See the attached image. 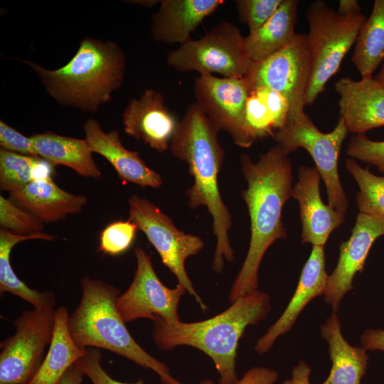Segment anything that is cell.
I'll return each mask as SVG.
<instances>
[{
	"instance_id": "6da1fadb",
	"label": "cell",
	"mask_w": 384,
	"mask_h": 384,
	"mask_svg": "<svg viewBox=\"0 0 384 384\" xmlns=\"http://www.w3.org/2000/svg\"><path fill=\"white\" fill-rule=\"evenodd\" d=\"M240 161L247 183L241 194L249 213L251 235L246 257L230 289L231 303L257 291L265 253L277 240L287 235L282 214L293 193L291 161L279 145L261 154L255 163L247 154L241 155Z\"/></svg>"
},
{
	"instance_id": "7a4b0ae2",
	"label": "cell",
	"mask_w": 384,
	"mask_h": 384,
	"mask_svg": "<svg viewBox=\"0 0 384 384\" xmlns=\"http://www.w3.org/2000/svg\"><path fill=\"white\" fill-rule=\"evenodd\" d=\"M219 132L193 102L178 122L170 144L172 155L188 164L193 177V186L186 191L188 206L191 209L206 206L213 218V231L217 241L212 268L218 273L224 267V260H234L228 238L232 217L222 200L218 183L225 156L218 139Z\"/></svg>"
},
{
	"instance_id": "3957f363",
	"label": "cell",
	"mask_w": 384,
	"mask_h": 384,
	"mask_svg": "<svg viewBox=\"0 0 384 384\" xmlns=\"http://www.w3.org/2000/svg\"><path fill=\"white\" fill-rule=\"evenodd\" d=\"M226 310L197 322L169 324L156 318L152 331L156 346L170 350L178 346L199 349L213 361L220 384H235L238 343L246 328L263 320L270 309V296L261 291L238 297Z\"/></svg>"
},
{
	"instance_id": "277c9868",
	"label": "cell",
	"mask_w": 384,
	"mask_h": 384,
	"mask_svg": "<svg viewBox=\"0 0 384 384\" xmlns=\"http://www.w3.org/2000/svg\"><path fill=\"white\" fill-rule=\"evenodd\" d=\"M33 69L48 93L61 106L95 112L122 84L126 58L112 41L84 38L70 61L55 70L21 60Z\"/></svg>"
},
{
	"instance_id": "5b68a950",
	"label": "cell",
	"mask_w": 384,
	"mask_h": 384,
	"mask_svg": "<svg viewBox=\"0 0 384 384\" xmlns=\"http://www.w3.org/2000/svg\"><path fill=\"white\" fill-rule=\"evenodd\" d=\"M81 289L80 303L68 318L69 331L78 346L109 350L154 370L163 384H183L132 338L117 309L116 302L120 295L117 288L85 277L81 281Z\"/></svg>"
},
{
	"instance_id": "8992f818",
	"label": "cell",
	"mask_w": 384,
	"mask_h": 384,
	"mask_svg": "<svg viewBox=\"0 0 384 384\" xmlns=\"http://www.w3.org/2000/svg\"><path fill=\"white\" fill-rule=\"evenodd\" d=\"M306 18L311 74L305 105H311L338 70L345 55L355 44L366 16L362 14L342 16L324 1L316 0L309 4Z\"/></svg>"
},
{
	"instance_id": "52a82bcc",
	"label": "cell",
	"mask_w": 384,
	"mask_h": 384,
	"mask_svg": "<svg viewBox=\"0 0 384 384\" xmlns=\"http://www.w3.org/2000/svg\"><path fill=\"white\" fill-rule=\"evenodd\" d=\"M166 63L178 72L218 73L224 78L245 77L253 63L245 37L228 21H220L201 38H191L168 53Z\"/></svg>"
},
{
	"instance_id": "ba28073f",
	"label": "cell",
	"mask_w": 384,
	"mask_h": 384,
	"mask_svg": "<svg viewBox=\"0 0 384 384\" xmlns=\"http://www.w3.org/2000/svg\"><path fill=\"white\" fill-rule=\"evenodd\" d=\"M348 129L339 117L330 132H321L306 113L297 119H288L273 135L288 155L299 148L304 149L313 159L315 167L326 186L328 203L335 210L346 213L348 200L341 183L338 159Z\"/></svg>"
},
{
	"instance_id": "9c48e42d",
	"label": "cell",
	"mask_w": 384,
	"mask_h": 384,
	"mask_svg": "<svg viewBox=\"0 0 384 384\" xmlns=\"http://www.w3.org/2000/svg\"><path fill=\"white\" fill-rule=\"evenodd\" d=\"M128 202L129 219L146 235L163 264L176 277L178 284L194 297L206 312L208 306L196 292L185 268L186 259L203 249V240L198 236L179 230L171 218L149 200L134 194Z\"/></svg>"
},
{
	"instance_id": "30bf717a",
	"label": "cell",
	"mask_w": 384,
	"mask_h": 384,
	"mask_svg": "<svg viewBox=\"0 0 384 384\" xmlns=\"http://www.w3.org/2000/svg\"><path fill=\"white\" fill-rule=\"evenodd\" d=\"M54 308L24 311L14 320L15 334L0 346V384H28L34 376L53 337Z\"/></svg>"
},
{
	"instance_id": "8fae6325",
	"label": "cell",
	"mask_w": 384,
	"mask_h": 384,
	"mask_svg": "<svg viewBox=\"0 0 384 384\" xmlns=\"http://www.w3.org/2000/svg\"><path fill=\"white\" fill-rule=\"evenodd\" d=\"M311 74V56L306 34H297L287 46L268 58L253 62L246 77L250 88L266 87L288 101V119L304 112L305 96Z\"/></svg>"
},
{
	"instance_id": "7c38bea8",
	"label": "cell",
	"mask_w": 384,
	"mask_h": 384,
	"mask_svg": "<svg viewBox=\"0 0 384 384\" xmlns=\"http://www.w3.org/2000/svg\"><path fill=\"white\" fill-rule=\"evenodd\" d=\"M134 255L137 269L134 279L116 302L123 321L149 319L154 321L159 317L169 324L180 321L178 306L186 289L179 284L174 289L166 287L156 274L151 257L142 248L136 247Z\"/></svg>"
},
{
	"instance_id": "4fadbf2b",
	"label": "cell",
	"mask_w": 384,
	"mask_h": 384,
	"mask_svg": "<svg viewBox=\"0 0 384 384\" xmlns=\"http://www.w3.org/2000/svg\"><path fill=\"white\" fill-rule=\"evenodd\" d=\"M250 90L246 76L218 78L202 74L194 82L196 102L219 131L230 134L236 145L240 137Z\"/></svg>"
},
{
	"instance_id": "5bb4252c",
	"label": "cell",
	"mask_w": 384,
	"mask_h": 384,
	"mask_svg": "<svg viewBox=\"0 0 384 384\" xmlns=\"http://www.w3.org/2000/svg\"><path fill=\"white\" fill-rule=\"evenodd\" d=\"M382 235H384L383 220L358 214L350 238L340 245L337 265L329 275L324 294V301L331 306L334 313L343 297L353 289L355 274L363 271L372 245Z\"/></svg>"
},
{
	"instance_id": "9a60e30c",
	"label": "cell",
	"mask_w": 384,
	"mask_h": 384,
	"mask_svg": "<svg viewBox=\"0 0 384 384\" xmlns=\"http://www.w3.org/2000/svg\"><path fill=\"white\" fill-rule=\"evenodd\" d=\"M122 123L127 134L164 152L170 146L178 122L166 106L163 95L146 89L129 102L122 114Z\"/></svg>"
},
{
	"instance_id": "2e32d148",
	"label": "cell",
	"mask_w": 384,
	"mask_h": 384,
	"mask_svg": "<svg viewBox=\"0 0 384 384\" xmlns=\"http://www.w3.org/2000/svg\"><path fill=\"white\" fill-rule=\"evenodd\" d=\"M321 178L315 166H300L292 198L299 205L302 242L324 246L331 232L344 223L345 213L323 203L319 191Z\"/></svg>"
},
{
	"instance_id": "e0dca14e",
	"label": "cell",
	"mask_w": 384,
	"mask_h": 384,
	"mask_svg": "<svg viewBox=\"0 0 384 384\" xmlns=\"http://www.w3.org/2000/svg\"><path fill=\"white\" fill-rule=\"evenodd\" d=\"M339 114L349 132L365 134L384 126V86L374 78L343 77L334 84Z\"/></svg>"
},
{
	"instance_id": "ac0fdd59",
	"label": "cell",
	"mask_w": 384,
	"mask_h": 384,
	"mask_svg": "<svg viewBox=\"0 0 384 384\" xmlns=\"http://www.w3.org/2000/svg\"><path fill=\"white\" fill-rule=\"evenodd\" d=\"M328 278L324 246L313 245L297 289L285 310L256 343L255 350L257 353L262 355L268 352L281 335L291 330L306 305L315 297L324 294Z\"/></svg>"
},
{
	"instance_id": "d6986e66",
	"label": "cell",
	"mask_w": 384,
	"mask_h": 384,
	"mask_svg": "<svg viewBox=\"0 0 384 384\" xmlns=\"http://www.w3.org/2000/svg\"><path fill=\"white\" fill-rule=\"evenodd\" d=\"M83 129L91 151L106 159L124 184L129 182L154 188L161 186L160 175L146 164L139 151L129 150L123 146L117 131L104 132L100 122L94 119H88Z\"/></svg>"
},
{
	"instance_id": "ffe728a7",
	"label": "cell",
	"mask_w": 384,
	"mask_h": 384,
	"mask_svg": "<svg viewBox=\"0 0 384 384\" xmlns=\"http://www.w3.org/2000/svg\"><path fill=\"white\" fill-rule=\"evenodd\" d=\"M223 0H161L152 16L151 34L159 42L182 45L191 34L223 4Z\"/></svg>"
},
{
	"instance_id": "44dd1931",
	"label": "cell",
	"mask_w": 384,
	"mask_h": 384,
	"mask_svg": "<svg viewBox=\"0 0 384 384\" xmlns=\"http://www.w3.org/2000/svg\"><path fill=\"white\" fill-rule=\"evenodd\" d=\"M9 195L13 203L43 223L78 213L87 203L85 196L68 193L58 187L51 177L36 179Z\"/></svg>"
},
{
	"instance_id": "7402d4cb",
	"label": "cell",
	"mask_w": 384,
	"mask_h": 384,
	"mask_svg": "<svg viewBox=\"0 0 384 384\" xmlns=\"http://www.w3.org/2000/svg\"><path fill=\"white\" fill-rule=\"evenodd\" d=\"M289 106L280 93L266 87L251 89L237 146L249 148L257 140L273 137L286 123Z\"/></svg>"
},
{
	"instance_id": "603a6c76",
	"label": "cell",
	"mask_w": 384,
	"mask_h": 384,
	"mask_svg": "<svg viewBox=\"0 0 384 384\" xmlns=\"http://www.w3.org/2000/svg\"><path fill=\"white\" fill-rule=\"evenodd\" d=\"M320 329L329 345L332 362L328 377L320 384H361L368 366L367 351L362 346H353L345 340L336 313L333 312Z\"/></svg>"
},
{
	"instance_id": "cb8c5ba5",
	"label": "cell",
	"mask_w": 384,
	"mask_h": 384,
	"mask_svg": "<svg viewBox=\"0 0 384 384\" xmlns=\"http://www.w3.org/2000/svg\"><path fill=\"white\" fill-rule=\"evenodd\" d=\"M38 156L53 166L63 165L79 175L98 179L102 173L95 164L86 139L47 132L30 137Z\"/></svg>"
},
{
	"instance_id": "d4e9b609",
	"label": "cell",
	"mask_w": 384,
	"mask_h": 384,
	"mask_svg": "<svg viewBox=\"0 0 384 384\" xmlns=\"http://www.w3.org/2000/svg\"><path fill=\"white\" fill-rule=\"evenodd\" d=\"M54 317L48 351L28 384H60L65 372L86 353V348L78 346L70 334L67 308L60 306L55 309Z\"/></svg>"
},
{
	"instance_id": "484cf974",
	"label": "cell",
	"mask_w": 384,
	"mask_h": 384,
	"mask_svg": "<svg viewBox=\"0 0 384 384\" xmlns=\"http://www.w3.org/2000/svg\"><path fill=\"white\" fill-rule=\"evenodd\" d=\"M298 4L297 0H282L264 25L245 37L246 50L252 62L268 58L294 40Z\"/></svg>"
},
{
	"instance_id": "4316f807",
	"label": "cell",
	"mask_w": 384,
	"mask_h": 384,
	"mask_svg": "<svg viewBox=\"0 0 384 384\" xmlns=\"http://www.w3.org/2000/svg\"><path fill=\"white\" fill-rule=\"evenodd\" d=\"M351 61L361 78H372L384 60V0H375L359 30Z\"/></svg>"
},
{
	"instance_id": "83f0119b",
	"label": "cell",
	"mask_w": 384,
	"mask_h": 384,
	"mask_svg": "<svg viewBox=\"0 0 384 384\" xmlns=\"http://www.w3.org/2000/svg\"><path fill=\"white\" fill-rule=\"evenodd\" d=\"M53 240L54 237L46 233L38 235H18L0 230V293H11L32 304L34 308L55 307V297L50 291L39 292L29 288L15 274L10 262L12 248L26 240Z\"/></svg>"
},
{
	"instance_id": "f1b7e54d",
	"label": "cell",
	"mask_w": 384,
	"mask_h": 384,
	"mask_svg": "<svg viewBox=\"0 0 384 384\" xmlns=\"http://www.w3.org/2000/svg\"><path fill=\"white\" fill-rule=\"evenodd\" d=\"M53 166L40 156H31L0 150V188L9 193L36 179L50 178Z\"/></svg>"
},
{
	"instance_id": "f546056e",
	"label": "cell",
	"mask_w": 384,
	"mask_h": 384,
	"mask_svg": "<svg viewBox=\"0 0 384 384\" xmlns=\"http://www.w3.org/2000/svg\"><path fill=\"white\" fill-rule=\"evenodd\" d=\"M345 166L359 188L356 196L359 213L384 221V176L373 174L351 157L346 159Z\"/></svg>"
},
{
	"instance_id": "4dcf8cb0",
	"label": "cell",
	"mask_w": 384,
	"mask_h": 384,
	"mask_svg": "<svg viewBox=\"0 0 384 384\" xmlns=\"http://www.w3.org/2000/svg\"><path fill=\"white\" fill-rule=\"evenodd\" d=\"M0 225L1 229L18 235H38L44 232L43 223L0 196Z\"/></svg>"
},
{
	"instance_id": "1f68e13d",
	"label": "cell",
	"mask_w": 384,
	"mask_h": 384,
	"mask_svg": "<svg viewBox=\"0 0 384 384\" xmlns=\"http://www.w3.org/2000/svg\"><path fill=\"white\" fill-rule=\"evenodd\" d=\"M138 230L128 219L109 224L100 233L98 250L110 255H119L132 246Z\"/></svg>"
},
{
	"instance_id": "d6a6232c",
	"label": "cell",
	"mask_w": 384,
	"mask_h": 384,
	"mask_svg": "<svg viewBox=\"0 0 384 384\" xmlns=\"http://www.w3.org/2000/svg\"><path fill=\"white\" fill-rule=\"evenodd\" d=\"M282 0L235 1L240 21L253 32L264 25L275 13Z\"/></svg>"
},
{
	"instance_id": "836d02e7",
	"label": "cell",
	"mask_w": 384,
	"mask_h": 384,
	"mask_svg": "<svg viewBox=\"0 0 384 384\" xmlns=\"http://www.w3.org/2000/svg\"><path fill=\"white\" fill-rule=\"evenodd\" d=\"M346 154L374 166L384 174V141H374L366 134H353L347 145Z\"/></svg>"
},
{
	"instance_id": "e575fe53",
	"label": "cell",
	"mask_w": 384,
	"mask_h": 384,
	"mask_svg": "<svg viewBox=\"0 0 384 384\" xmlns=\"http://www.w3.org/2000/svg\"><path fill=\"white\" fill-rule=\"evenodd\" d=\"M102 354L96 348H86V353L78 361V364L92 384H144L142 380L134 383L118 381L112 378L102 368Z\"/></svg>"
},
{
	"instance_id": "d590c367",
	"label": "cell",
	"mask_w": 384,
	"mask_h": 384,
	"mask_svg": "<svg viewBox=\"0 0 384 384\" xmlns=\"http://www.w3.org/2000/svg\"><path fill=\"white\" fill-rule=\"evenodd\" d=\"M0 145L9 151L38 156L30 137H26L3 120H0Z\"/></svg>"
},
{
	"instance_id": "8d00e7d4",
	"label": "cell",
	"mask_w": 384,
	"mask_h": 384,
	"mask_svg": "<svg viewBox=\"0 0 384 384\" xmlns=\"http://www.w3.org/2000/svg\"><path fill=\"white\" fill-rule=\"evenodd\" d=\"M279 378L278 373L271 368L253 367L249 369L235 384H274ZM198 384H216L211 380H201Z\"/></svg>"
},
{
	"instance_id": "74e56055",
	"label": "cell",
	"mask_w": 384,
	"mask_h": 384,
	"mask_svg": "<svg viewBox=\"0 0 384 384\" xmlns=\"http://www.w3.org/2000/svg\"><path fill=\"white\" fill-rule=\"evenodd\" d=\"M361 346L366 351H384V330L368 329L360 337Z\"/></svg>"
},
{
	"instance_id": "f35d334b",
	"label": "cell",
	"mask_w": 384,
	"mask_h": 384,
	"mask_svg": "<svg viewBox=\"0 0 384 384\" xmlns=\"http://www.w3.org/2000/svg\"><path fill=\"white\" fill-rule=\"evenodd\" d=\"M311 373L310 366L304 361H301L292 369V377L282 384H310L309 378Z\"/></svg>"
},
{
	"instance_id": "ab89813d",
	"label": "cell",
	"mask_w": 384,
	"mask_h": 384,
	"mask_svg": "<svg viewBox=\"0 0 384 384\" xmlns=\"http://www.w3.org/2000/svg\"><path fill=\"white\" fill-rule=\"evenodd\" d=\"M84 375L83 371L76 362L63 375L60 384H82Z\"/></svg>"
},
{
	"instance_id": "60d3db41",
	"label": "cell",
	"mask_w": 384,
	"mask_h": 384,
	"mask_svg": "<svg viewBox=\"0 0 384 384\" xmlns=\"http://www.w3.org/2000/svg\"><path fill=\"white\" fill-rule=\"evenodd\" d=\"M337 12L345 16H356L361 13V6L356 0H340Z\"/></svg>"
},
{
	"instance_id": "b9f144b4",
	"label": "cell",
	"mask_w": 384,
	"mask_h": 384,
	"mask_svg": "<svg viewBox=\"0 0 384 384\" xmlns=\"http://www.w3.org/2000/svg\"><path fill=\"white\" fill-rule=\"evenodd\" d=\"M132 2H134V4L142 5L144 6L152 7L154 5H156V4L159 3V1H156V0H155V1H152V0H149V1H132Z\"/></svg>"
},
{
	"instance_id": "7bdbcfd3",
	"label": "cell",
	"mask_w": 384,
	"mask_h": 384,
	"mask_svg": "<svg viewBox=\"0 0 384 384\" xmlns=\"http://www.w3.org/2000/svg\"><path fill=\"white\" fill-rule=\"evenodd\" d=\"M373 78L376 81L384 86V65H383L380 71Z\"/></svg>"
}]
</instances>
